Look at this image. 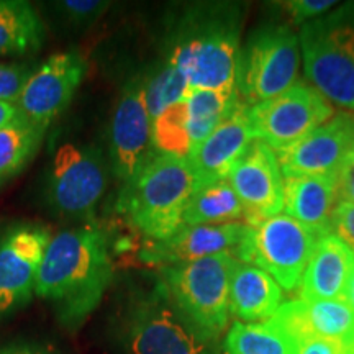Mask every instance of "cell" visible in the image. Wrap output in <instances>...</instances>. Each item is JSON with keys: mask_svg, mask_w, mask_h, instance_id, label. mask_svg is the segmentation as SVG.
<instances>
[{"mask_svg": "<svg viewBox=\"0 0 354 354\" xmlns=\"http://www.w3.org/2000/svg\"><path fill=\"white\" fill-rule=\"evenodd\" d=\"M109 236L95 221L53 234L44 250L35 295L55 310L59 325L77 331L99 308L113 281Z\"/></svg>", "mask_w": 354, "mask_h": 354, "instance_id": "cell-1", "label": "cell"}, {"mask_svg": "<svg viewBox=\"0 0 354 354\" xmlns=\"http://www.w3.org/2000/svg\"><path fill=\"white\" fill-rule=\"evenodd\" d=\"M240 55L236 7L197 6L177 21L169 38L167 61L183 73L190 88L232 92Z\"/></svg>", "mask_w": 354, "mask_h": 354, "instance_id": "cell-2", "label": "cell"}, {"mask_svg": "<svg viewBox=\"0 0 354 354\" xmlns=\"http://www.w3.org/2000/svg\"><path fill=\"white\" fill-rule=\"evenodd\" d=\"M112 338L118 354H220L218 342L180 313L159 281L125 300L112 322Z\"/></svg>", "mask_w": 354, "mask_h": 354, "instance_id": "cell-3", "label": "cell"}, {"mask_svg": "<svg viewBox=\"0 0 354 354\" xmlns=\"http://www.w3.org/2000/svg\"><path fill=\"white\" fill-rule=\"evenodd\" d=\"M192 192L194 176L187 159L151 153L122 185L117 210L149 241H161L183 227Z\"/></svg>", "mask_w": 354, "mask_h": 354, "instance_id": "cell-4", "label": "cell"}, {"mask_svg": "<svg viewBox=\"0 0 354 354\" xmlns=\"http://www.w3.org/2000/svg\"><path fill=\"white\" fill-rule=\"evenodd\" d=\"M305 76L323 99L354 112V3L302 25Z\"/></svg>", "mask_w": 354, "mask_h": 354, "instance_id": "cell-5", "label": "cell"}, {"mask_svg": "<svg viewBox=\"0 0 354 354\" xmlns=\"http://www.w3.org/2000/svg\"><path fill=\"white\" fill-rule=\"evenodd\" d=\"M236 258L215 254L159 268V282L180 313L218 342L230 322V279Z\"/></svg>", "mask_w": 354, "mask_h": 354, "instance_id": "cell-6", "label": "cell"}, {"mask_svg": "<svg viewBox=\"0 0 354 354\" xmlns=\"http://www.w3.org/2000/svg\"><path fill=\"white\" fill-rule=\"evenodd\" d=\"M300 41L287 25H266L240 48L234 87L246 105L281 95L297 82Z\"/></svg>", "mask_w": 354, "mask_h": 354, "instance_id": "cell-7", "label": "cell"}, {"mask_svg": "<svg viewBox=\"0 0 354 354\" xmlns=\"http://www.w3.org/2000/svg\"><path fill=\"white\" fill-rule=\"evenodd\" d=\"M109 185V165L95 145L66 141L56 148L46 176V202L55 214L94 221Z\"/></svg>", "mask_w": 354, "mask_h": 354, "instance_id": "cell-8", "label": "cell"}, {"mask_svg": "<svg viewBox=\"0 0 354 354\" xmlns=\"http://www.w3.org/2000/svg\"><path fill=\"white\" fill-rule=\"evenodd\" d=\"M318 234L287 215H276L248 227L236 261L268 272L282 289L295 290L315 251Z\"/></svg>", "mask_w": 354, "mask_h": 354, "instance_id": "cell-9", "label": "cell"}, {"mask_svg": "<svg viewBox=\"0 0 354 354\" xmlns=\"http://www.w3.org/2000/svg\"><path fill=\"white\" fill-rule=\"evenodd\" d=\"M331 115L333 109L315 87L295 82L281 95L251 105L250 123L254 140L282 151L328 122Z\"/></svg>", "mask_w": 354, "mask_h": 354, "instance_id": "cell-10", "label": "cell"}, {"mask_svg": "<svg viewBox=\"0 0 354 354\" xmlns=\"http://www.w3.org/2000/svg\"><path fill=\"white\" fill-rule=\"evenodd\" d=\"M151 127L146 107L145 76L140 74L122 88L109 130L110 171L122 185L151 156Z\"/></svg>", "mask_w": 354, "mask_h": 354, "instance_id": "cell-11", "label": "cell"}, {"mask_svg": "<svg viewBox=\"0 0 354 354\" xmlns=\"http://www.w3.org/2000/svg\"><path fill=\"white\" fill-rule=\"evenodd\" d=\"M53 238L41 225H17L0 236V320L32 300L44 250Z\"/></svg>", "mask_w": 354, "mask_h": 354, "instance_id": "cell-12", "label": "cell"}, {"mask_svg": "<svg viewBox=\"0 0 354 354\" xmlns=\"http://www.w3.org/2000/svg\"><path fill=\"white\" fill-rule=\"evenodd\" d=\"M87 74L86 59L76 51L48 57L26 81L17 105L21 113L43 130L68 109Z\"/></svg>", "mask_w": 354, "mask_h": 354, "instance_id": "cell-13", "label": "cell"}, {"mask_svg": "<svg viewBox=\"0 0 354 354\" xmlns=\"http://www.w3.org/2000/svg\"><path fill=\"white\" fill-rule=\"evenodd\" d=\"M227 180L240 198L246 223L254 227L284 209V177L276 154L253 140L246 153L228 172Z\"/></svg>", "mask_w": 354, "mask_h": 354, "instance_id": "cell-14", "label": "cell"}, {"mask_svg": "<svg viewBox=\"0 0 354 354\" xmlns=\"http://www.w3.org/2000/svg\"><path fill=\"white\" fill-rule=\"evenodd\" d=\"M268 323L281 331L289 346L307 338H323L354 348V310L344 300H290Z\"/></svg>", "mask_w": 354, "mask_h": 354, "instance_id": "cell-15", "label": "cell"}, {"mask_svg": "<svg viewBox=\"0 0 354 354\" xmlns=\"http://www.w3.org/2000/svg\"><path fill=\"white\" fill-rule=\"evenodd\" d=\"M354 148V115H336L289 148L277 151L282 177L335 174Z\"/></svg>", "mask_w": 354, "mask_h": 354, "instance_id": "cell-16", "label": "cell"}, {"mask_svg": "<svg viewBox=\"0 0 354 354\" xmlns=\"http://www.w3.org/2000/svg\"><path fill=\"white\" fill-rule=\"evenodd\" d=\"M253 140L250 105L240 100L232 113L185 158L194 176V190L227 179Z\"/></svg>", "mask_w": 354, "mask_h": 354, "instance_id": "cell-17", "label": "cell"}, {"mask_svg": "<svg viewBox=\"0 0 354 354\" xmlns=\"http://www.w3.org/2000/svg\"><path fill=\"white\" fill-rule=\"evenodd\" d=\"M248 223L220 225H183L174 234L161 241H149L143 246L140 259L149 266H167L207 258L215 254L236 256L241 240L248 232Z\"/></svg>", "mask_w": 354, "mask_h": 354, "instance_id": "cell-18", "label": "cell"}, {"mask_svg": "<svg viewBox=\"0 0 354 354\" xmlns=\"http://www.w3.org/2000/svg\"><path fill=\"white\" fill-rule=\"evenodd\" d=\"M353 266V251L335 233L323 234L300 281V300H343Z\"/></svg>", "mask_w": 354, "mask_h": 354, "instance_id": "cell-19", "label": "cell"}, {"mask_svg": "<svg viewBox=\"0 0 354 354\" xmlns=\"http://www.w3.org/2000/svg\"><path fill=\"white\" fill-rule=\"evenodd\" d=\"M338 201V172L284 177L287 216L313 230L318 236L331 233V214Z\"/></svg>", "mask_w": 354, "mask_h": 354, "instance_id": "cell-20", "label": "cell"}, {"mask_svg": "<svg viewBox=\"0 0 354 354\" xmlns=\"http://www.w3.org/2000/svg\"><path fill=\"white\" fill-rule=\"evenodd\" d=\"M281 300V286L268 272L236 261L230 279V315L250 323L271 320Z\"/></svg>", "mask_w": 354, "mask_h": 354, "instance_id": "cell-21", "label": "cell"}, {"mask_svg": "<svg viewBox=\"0 0 354 354\" xmlns=\"http://www.w3.org/2000/svg\"><path fill=\"white\" fill-rule=\"evenodd\" d=\"M43 20L32 3L24 0H0V57L28 56L41 50Z\"/></svg>", "mask_w": 354, "mask_h": 354, "instance_id": "cell-22", "label": "cell"}, {"mask_svg": "<svg viewBox=\"0 0 354 354\" xmlns=\"http://www.w3.org/2000/svg\"><path fill=\"white\" fill-rule=\"evenodd\" d=\"M245 215L243 205L227 179L203 185L192 192L184 210L183 225L233 223Z\"/></svg>", "mask_w": 354, "mask_h": 354, "instance_id": "cell-23", "label": "cell"}, {"mask_svg": "<svg viewBox=\"0 0 354 354\" xmlns=\"http://www.w3.org/2000/svg\"><path fill=\"white\" fill-rule=\"evenodd\" d=\"M46 130L24 113L0 130V184L20 174L37 156Z\"/></svg>", "mask_w": 354, "mask_h": 354, "instance_id": "cell-24", "label": "cell"}, {"mask_svg": "<svg viewBox=\"0 0 354 354\" xmlns=\"http://www.w3.org/2000/svg\"><path fill=\"white\" fill-rule=\"evenodd\" d=\"M240 100L236 91L227 94V92L190 88L184 102L185 110H187V127L192 148L202 143L232 113Z\"/></svg>", "mask_w": 354, "mask_h": 354, "instance_id": "cell-25", "label": "cell"}, {"mask_svg": "<svg viewBox=\"0 0 354 354\" xmlns=\"http://www.w3.org/2000/svg\"><path fill=\"white\" fill-rule=\"evenodd\" d=\"M223 354H290V349L281 331L268 322H234L225 336Z\"/></svg>", "mask_w": 354, "mask_h": 354, "instance_id": "cell-26", "label": "cell"}, {"mask_svg": "<svg viewBox=\"0 0 354 354\" xmlns=\"http://www.w3.org/2000/svg\"><path fill=\"white\" fill-rule=\"evenodd\" d=\"M189 91L190 87L183 73L167 59L153 74L145 76L146 107L151 123L172 105L184 100Z\"/></svg>", "mask_w": 354, "mask_h": 354, "instance_id": "cell-27", "label": "cell"}, {"mask_svg": "<svg viewBox=\"0 0 354 354\" xmlns=\"http://www.w3.org/2000/svg\"><path fill=\"white\" fill-rule=\"evenodd\" d=\"M151 148L153 153L158 154L187 158L192 143L189 136L187 110L184 100L172 105L154 120L151 127Z\"/></svg>", "mask_w": 354, "mask_h": 354, "instance_id": "cell-28", "label": "cell"}, {"mask_svg": "<svg viewBox=\"0 0 354 354\" xmlns=\"http://www.w3.org/2000/svg\"><path fill=\"white\" fill-rule=\"evenodd\" d=\"M110 2L102 0H63L55 3L61 20L73 28H88L107 12Z\"/></svg>", "mask_w": 354, "mask_h": 354, "instance_id": "cell-29", "label": "cell"}, {"mask_svg": "<svg viewBox=\"0 0 354 354\" xmlns=\"http://www.w3.org/2000/svg\"><path fill=\"white\" fill-rule=\"evenodd\" d=\"M30 76L32 69L28 66L0 61V100L17 104Z\"/></svg>", "mask_w": 354, "mask_h": 354, "instance_id": "cell-30", "label": "cell"}, {"mask_svg": "<svg viewBox=\"0 0 354 354\" xmlns=\"http://www.w3.org/2000/svg\"><path fill=\"white\" fill-rule=\"evenodd\" d=\"M331 232L354 253V203L338 201L331 214Z\"/></svg>", "mask_w": 354, "mask_h": 354, "instance_id": "cell-31", "label": "cell"}, {"mask_svg": "<svg viewBox=\"0 0 354 354\" xmlns=\"http://www.w3.org/2000/svg\"><path fill=\"white\" fill-rule=\"evenodd\" d=\"M333 6H336L333 0H295V2H287L286 8L290 12L295 24L305 25L312 21V19L315 20L322 17Z\"/></svg>", "mask_w": 354, "mask_h": 354, "instance_id": "cell-32", "label": "cell"}, {"mask_svg": "<svg viewBox=\"0 0 354 354\" xmlns=\"http://www.w3.org/2000/svg\"><path fill=\"white\" fill-rule=\"evenodd\" d=\"M290 354H344L348 348L323 338H307L289 346Z\"/></svg>", "mask_w": 354, "mask_h": 354, "instance_id": "cell-33", "label": "cell"}, {"mask_svg": "<svg viewBox=\"0 0 354 354\" xmlns=\"http://www.w3.org/2000/svg\"><path fill=\"white\" fill-rule=\"evenodd\" d=\"M338 190L339 201L354 203V148L338 169Z\"/></svg>", "mask_w": 354, "mask_h": 354, "instance_id": "cell-34", "label": "cell"}, {"mask_svg": "<svg viewBox=\"0 0 354 354\" xmlns=\"http://www.w3.org/2000/svg\"><path fill=\"white\" fill-rule=\"evenodd\" d=\"M0 354H61L55 346L33 342L10 343L0 346Z\"/></svg>", "mask_w": 354, "mask_h": 354, "instance_id": "cell-35", "label": "cell"}, {"mask_svg": "<svg viewBox=\"0 0 354 354\" xmlns=\"http://www.w3.org/2000/svg\"><path fill=\"white\" fill-rule=\"evenodd\" d=\"M20 113L21 110L17 104L0 100V130H2L3 127H7L10 122L15 120Z\"/></svg>", "mask_w": 354, "mask_h": 354, "instance_id": "cell-36", "label": "cell"}, {"mask_svg": "<svg viewBox=\"0 0 354 354\" xmlns=\"http://www.w3.org/2000/svg\"><path fill=\"white\" fill-rule=\"evenodd\" d=\"M343 300L349 305V307L354 310V266H353L351 276H349V281H348V286H346V292H344Z\"/></svg>", "mask_w": 354, "mask_h": 354, "instance_id": "cell-37", "label": "cell"}, {"mask_svg": "<svg viewBox=\"0 0 354 354\" xmlns=\"http://www.w3.org/2000/svg\"><path fill=\"white\" fill-rule=\"evenodd\" d=\"M344 354H354V348L353 349H348V351L344 353Z\"/></svg>", "mask_w": 354, "mask_h": 354, "instance_id": "cell-38", "label": "cell"}]
</instances>
